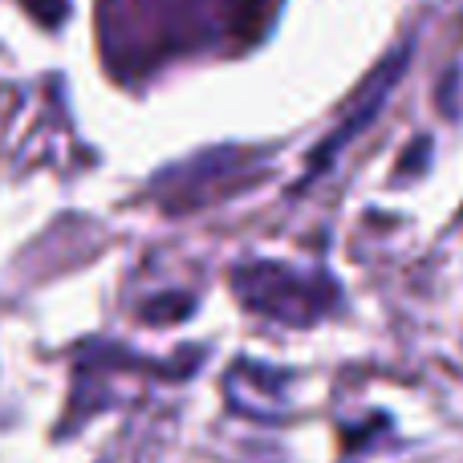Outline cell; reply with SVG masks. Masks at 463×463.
I'll list each match as a JSON object with an SVG mask.
<instances>
[{
    "label": "cell",
    "instance_id": "3",
    "mask_svg": "<svg viewBox=\"0 0 463 463\" xmlns=\"http://www.w3.org/2000/svg\"><path fill=\"white\" fill-rule=\"evenodd\" d=\"M24 8H33L45 24H57L65 16V0H24Z\"/></svg>",
    "mask_w": 463,
    "mask_h": 463
},
{
    "label": "cell",
    "instance_id": "1",
    "mask_svg": "<svg viewBox=\"0 0 463 463\" xmlns=\"http://www.w3.org/2000/svg\"><path fill=\"white\" fill-rule=\"evenodd\" d=\"M232 285H236V297L248 309L264 313L280 326H313L337 301L329 280L305 277V272H293L285 264H244V269H236Z\"/></svg>",
    "mask_w": 463,
    "mask_h": 463
},
{
    "label": "cell",
    "instance_id": "2",
    "mask_svg": "<svg viewBox=\"0 0 463 463\" xmlns=\"http://www.w3.org/2000/svg\"><path fill=\"white\" fill-rule=\"evenodd\" d=\"M244 184V155H203V159L175 167L155 184V195L167 203L171 212H187V208H203L208 200L224 195L228 187Z\"/></svg>",
    "mask_w": 463,
    "mask_h": 463
}]
</instances>
